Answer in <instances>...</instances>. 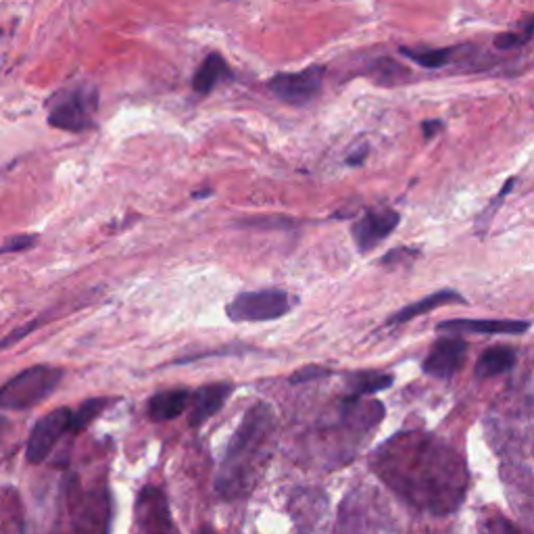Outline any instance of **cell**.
<instances>
[{"label": "cell", "mask_w": 534, "mask_h": 534, "mask_svg": "<svg viewBox=\"0 0 534 534\" xmlns=\"http://www.w3.org/2000/svg\"><path fill=\"white\" fill-rule=\"evenodd\" d=\"M374 472L409 507L430 516L453 514L468 491V470L449 445L430 434L407 432L382 445Z\"/></svg>", "instance_id": "1"}, {"label": "cell", "mask_w": 534, "mask_h": 534, "mask_svg": "<svg viewBox=\"0 0 534 534\" xmlns=\"http://www.w3.org/2000/svg\"><path fill=\"white\" fill-rule=\"evenodd\" d=\"M274 436V409L267 403H255L232 434L215 476V491L224 499L247 497L270 464Z\"/></svg>", "instance_id": "2"}, {"label": "cell", "mask_w": 534, "mask_h": 534, "mask_svg": "<svg viewBox=\"0 0 534 534\" xmlns=\"http://www.w3.org/2000/svg\"><path fill=\"white\" fill-rule=\"evenodd\" d=\"M96 109H99V90L92 84L69 86L48 101V124L63 132H84L94 126Z\"/></svg>", "instance_id": "3"}, {"label": "cell", "mask_w": 534, "mask_h": 534, "mask_svg": "<svg viewBox=\"0 0 534 534\" xmlns=\"http://www.w3.org/2000/svg\"><path fill=\"white\" fill-rule=\"evenodd\" d=\"M65 372L53 366H34L0 386V409H30L51 397Z\"/></svg>", "instance_id": "4"}, {"label": "cell", "mask_w": 534, "mask_h": 534, "mask_svg": "<svg viewBox=\"0 0 534 534\" xmlns=\"http://www.w3.org/2000/svg\"><path fill=\"white\" fill-rule=\"evenodd\" d=\"M295 307V299L286 290L265 288L253 293H240L226 305L228 320L234 324L245 322H274Z\"/></svg>", "instance_id": "5"}, {"label": "cell", "mask_w": 534, "mask_h": 534, "mask_svg": "<svg viewBox=\"0 0 534 534\" xmlns=\"http://www.w3.org/2000/svg\"><path fill=\"white\" fill-rule=\"evenodd\" d=\"M324 74L326 69L322 65H311L303 71H297V74L274 76L267 82V88H270V92L278 101L293 107H303L309 105L315 96L320 94L324 84Z\"/></svg>", "instance_id": "6"}, {"label": "cell", "mask_w": 534, "mask_h": 534, "mask_svg": "<svg viewBox=\"0 0 534 534\" xmlns=\"http://www.w3.org/2000/svg\"><path fill=\"white\" fill-rule=\"evenodd\" d=\"M71 430V409L59 407L51 414H46L34 428L28 439L26 457L30 464H42L51 455L57 443L63 439V434Z\"/></svg>", "instance_id": "7"}, {"label": "cell", "mask_w": 534, "mask_h": 534, "mask_svg": "<svg viewBox=\"0 0 534 534\" xmlns=\"http://www.w3.org/2000/svg\"><path fill=\"white\" fill-rule=\"evenodd\" d=\"M401 222V215L395 209L374 207L363 213L359 220L351 226V236L359 253L374 251L382 240H386L395 232Z\"/></svg>", "instance_id": "8"}, {"label": "cell", "mask_w": 534, "mask_h": 534, "mask_svg": "<svg viewBox=\"0 0 534 534\" xmlns=\"http://www.w3.org/2000/svg\"><path fill=\"white\" fill-rule=\"evenodd\" d=\"M468 355V343L459 336H443L436 341L428 353V357L422 363V370L426 376L439 378V380H451L455 378Z\"/></svg>", "instance_id": "9"}, {"label": "cell", "mask_w": 534, "mask_h": 534, "mask_svg": "<svg viewBox=\"0 0 534 534\" xmlns=\"http://www.w3.org/2000/svg\"><path fill=\"white\" fill-rule=\"evenodd\" d=\"M136 524L144 532H172L176 530L169 514V503L161 489L144 487L136 499Z\"/></svg>", "instance_id": "10"}, {"label": "cell", "mask_w": 534, "mask_h": 534, "mask_svg": "<svg viewBox=\"0 0 534 534\" xmlns=\"http://www.w3.org/2000/svg\"><path fill=\"white\" fill-rule=\"evenodd\" d=\"M111 520V497L107 489L84 493L74 505V530L107 532Z\"/></svg>", "instance_id": "11"}, {"label": "cell", "mask_w": 534, "mask_h": 534, "mask_svg": "<svg viewBox=\"0 0 534 534\" xmlns=\"http://www.w3.org/2000/svg\"><path fill=\"white\" fill-rule=\"evenodd\" d=\"M232 393H234V386L232 384H224V382L201 386L197 393L190 395L188 424L192 428L203 426L211 416H215L217 411H220L226 405V401H228V397Z\"/></svg>", "instance_id": "12"}, {"label": "cell", "mask_w": 534, "mask_h": 534, "mask_svg": "<svg viewBox=\"0 0 534 534\" xmlns=\"http://www.w3.org/2000/svg\"><path fill=\"white\" fill-rule=\"evenodd\" d=\"M441 332L449 334H524L530 330V322H520V320H449L441 322L439 326Z\"/></svg>", "instance_id": "13"}, {"label": "cell", "mask_w": 534, "mask_h": 534, "mask_svg": "<svg viewBox=\"0 0 534 534\" xmlns=\"http://www.w3.org/2000/svg\"><path fill=\"white\" fill-rule=\"evenodd\" d=\"M466 305L468 301L461 297L459 293H455V290L451 288H443V290H436V293L420 299V301H414V303H409L405 305L403 309L395 311L391 315V320H388L386 324L388 326H395V324H405V322H411V320H416L420 318V315L428 313V311H434V309H439V307H445V305Z\"/></svg>", "instance_id": "14"}, {"label": "cell", "mask_w": 534, "mask_h": 534, "mask_svg": "<svg viewBox=\"0 0 534 534\" xmlns=\"http://www.w3.org/2000/svg\"><path fill=\"white\" fill-rule=\"evenodd\" d=\"M328 509V499L320 491H299L290 499V512L295 516V522L303 530H311L324 520Z\"/></svg>", "instance_id": "15"}, {"label": "cell", "mask_w": 534, "mask_h": 534, "mask_svg": "<svg viewBox=\"0 0 534 534\" xmlns=\"http://www.w3.org/2000/svg\"><path fill=\"white\" fill-rule=\"evenodd\" d=\"M190 391L186 388H172V391H161L149 399L147 414L153 422H167L176 420L184 414L190 403Z\"/></svg>", "instance_id": "16"}, {"label": "cell", "mask_w": 534, "mask_h": 534, "mask_svg": "<svg viewBox=\"0 0 534 534\" xmlns=\"http://www.w3.org/2000/svg\"><path fill=\"white\" fill-rule=\"evenodd\" d=\"M516 361H518V353L514 347H505V345L491 347L478 357L476 366H474V374L478 380H489V378L501 376L512 370L516 366Z\"/></svg>", "instance_id": "17"}, {"label": "cell", "mask_w": 534, "mask_h": 534, "mask_svg": "<svg viewBox=\"0 0 534 534\" xmlns=\"http://www.w3.org/2000/svg\"><path fill=\"white\" fill-rule=\"evenodd\" d=\"M224 80H232V71L228 67V63L224 61L222 55L211 53L197 69V74L192 78V88L197 94H209L213 92V88L224 82Z\"/></svg>", "instance_id": "18"}, {"label": "cell", "mask_w": 534, "mask_h": 534, "mask_svg": "<svg viewBox=\"0 0 534 534\" xmlns=\"http://www.w3.org/2000/svg\"><path fill=\"white\" fill-rule=\"evenodd\" d=\"M347 382H349V397H368L391 388L395 376L384 372H355L347 376Z\"/></svg>", "instance_id": "19"}, {"label": "cell", "mask_w": 534, "mask_h": 534, "mask_svg": "<svg viewBox=\"0 0 534 534\" xmlns=\"http://www.w3.org/2000/svg\"><path fill=\"white\" fill-rule=\"evenodd\" d=\"M457 48L459 46H451V48H407V46H401L399 53L405 55L409 61L418 63L424 69H441L453 61Z\"/></svg>", "instance_id": "20"}, {"label": "cell", "mask_w": 534, "mask_h": 534, "mask_svg": "<svg viewBox=\"0 0 534 534\" xmlns=\"http://www.w3.org/2000/svg\"><path fill=\"white\" fill-rule=\"evenodd\" d=\"M111 405V399H88L76 411H71V430L69 432H82L86 430L103 411Z\"/></svg>", "instance_id": "21"}, {"label": "cell", "mask_w": 534, "mask_h": 534, "mask_svg": "<svg viewBox=\"0 0 534 534\" xmlns=\"http://www.w3.org/2000/svg\"><path fill=\"white\" fill-rule=\"evenodd\" d=\"M532 30H534V21L528 19L522 32H507V34L497 36L495 38V48H499V51H512V48H520V46L530 42Z\"/></svg>", "instance_id": "22"}, {"label": "cell", "mask_w": 534, "mask_h": 534, "mask_svg": "<svg viewBox=\"0 0 534 534\" xmlns=\"http://www.w3.org/2000/svg\"><path fill=\"white\" fill-rule=\"evenodd\" d=\"M514 178H509L507 182H505V186H503V190L497 194V197L493 199V203L487 207V209H484L482 213H480V217H478V224H476V230L480 232V234H484V232H487L489 230V226H491V222L495 220V213H497V209L503 205V199L507 197V194L509 192H512V188H514Z\"/></svg>", "instance_id": "23"}, {"label": "cell", "mask_w": 534, "mask_h": 534, "mask_svg": "<svg viewBox=\"0 0 534 534\" xmlns=\"http://www.w3.org/2000/svg\"><path fill=\"white\" fill-rule=\"evenodd\" d=\"M36 242H38V236L36 234H17V236L9 238L3 247H0V255L28 251V249L36 247Z\"/></svg>", "instance_id": "24"}, {"label": "cell", "mask_w": 534, "mask_h": 534, "mask_svg": "<svg viewBox=\"0 0 534 534\" xmlns=\"http://www.w3.org/2000/svg\"><path fill=\"white\" fill-rule=\"evenodd\" d=\"M328 376H332V370L318 368V366H307V368H301L297 374L290 376V384H307L311 380H320V378H328Z\"/></svg>", "instance_id": "25"}, {"label": "cell", "mask_w": 534, "mask_h": 534, "mask_svg": "<svg viewBox=\"0 0 534 534\" xmlns=\"http://www.w3.org/2000/svg\"><path fill=\"white\" fill-rule=\"evenodd\" d=\"M242 226H253V228H288L295 226V220H288L282 215H270V217H259V220H247L242 222Z\"/></svg>", "instance_id": "26"}, {"label": "cell", "mask_w": 534, "mask_h": 534, "mask_svg": "<svg viewBox=\"0 0 534 534\" xmlns=\"http://www.w3.org/2000/svg\"><path fill=\"white\" fill-rule=\"evenodd\" d=\"M420 255L418 249H393L388 255H384L380 259L382 265H388V267H397L399 263H407L411 259H416Z\"/></svg>", "instance_id": "27"}, {"label": "cell", "mask_w": 534, "mask_h": 534, "mask_svg": "<svg viewBox=\"0 0 534 534\" xmlns=\"http://www.w3.org/2000/svg\"><path fill=\"white\" fill-rule=\"evenodd\" d=\"M443 121L441 119H428V121H424V124H422V134H424V138L426 140H430V138H434L436 134H439L441 130H443Z\"/></svg>", "instance_id": "28"}, {"label": "cell", "mask_w": 534, "mask_h": 534, "mask_svg": "<svg viewBox=\"0 0 534 534\" xmlns=\"http://www.w3.org/2000/svg\"><path fill=\"white\" fill-rule=\"evenodd\" d=\"M366 157H368V144H363V147L351 151V155L347 157V163L349 165H361L363 161H366Z\"/></svg>", "instance_id": "29"}, {"label": "cell", "mask_w": 534, "mask_h": 534, "mask_svg": "<svg viewBox=\"0 0 534 534\" xmlns=\"http://www.w3.org/2000/svg\"><path fill=\"white\" fill-rule=\"evenodd\" d=\"M9 432H11V422L7 418L0 416V445H3V441L7 439Z\"/></svg>", "instance_id": "30"}, {"label": "cell", "mask_w": 534, "mask_h": 534, "mask_svg": "<svg viewBox=\"0 0 534 534\" xmlns=\"http://www.w3.org/2000/svg\"><path fill=\"white\" fill-rule=\"evenodd\" d=\"M209 194H211V190H203V192H194L192 197L194 199H205V197H209Z\"/></svg>", "instance_id": "31"}]
</instances>
